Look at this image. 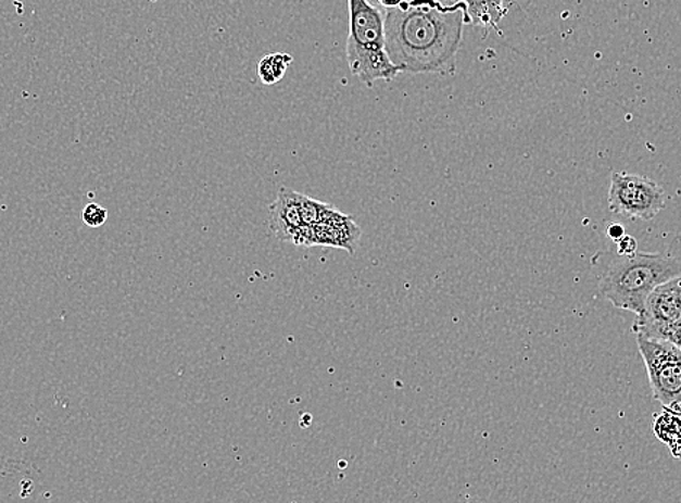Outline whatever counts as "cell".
<instances>
[{"instance_id":"obj_1","label":"cell","mask_w":681,"mask_h":503,"mask_svg":"<svg viewBox=\"0 0 681 503\" xmlns=\"http://www.w3.org/2000/svg\"><path fill=\"white\" fill-rule=\"evenodd\" d=\"M467 24L463 2L405 0L384 12L386 49L401 73L451 75Z\"/></svg>"},{"instance_id":"obj_2","label":"cell","mask_w":681,"mask_h":503,"mask_svg":"<svg viewBox=\"0 0 681 503\" xmlns=\"http://www.w3.org/2000/svg\"><path fill=\"white\" fill-rule=\"evenodd\" d=\"M681 275V262L670 255L616 254L598 281L603 298L618 310L640 315L657 286Z\"/></svg>"},{"instance_id":"obj_3","label":"cell","mask_w":681,"mask_h":503,"mask_svg":"<svg viewBox=\"0 0 681 503\" xmlns=\"http://www.w3.org/2000/svg\"><path fill=\"white\" fill-rule=\"evenodd\" d=\"M349 11L346 60L351 73L367 88H373L376 81H390L401 75L386 49L384 12L368 0H349Z\"/></svg>"},{"instance_id":"obj_4","label":"cell","mask_w":681,"mask_h":503,"mask_svg":"<svg viewBox=\"0 0 681 503\" xmlns=\"http://www.w3.org/2000/svg\"><path fill=\"white\" fill-rule=\"evenodd\" d=\"M655 401L681 414V350L672 341L636 336Z\"/></svg>"},{"instance_id":"obj_5","label":"cell","mask_w":681,"mask_h":503,"mask_svg":"<svg viewBox=\"0 0 681 503\" xmlns=\"http://www.w3.org/2000/svg\"><path fill=\"white\" fill-rule=\"evenodd\" d=\"M609 210L628 219L651 221L667 205L664 189L648 177L614 173L610 177Z\"/></svg>"},{"instance_id":"obj_6","label":"cell","mask_w":681,"mask_h":503,"mask_svg":"<svg viewBox=\"0 0 681 503\" xmlns=\"http://www.w3.org/2000/svg\"><path fill=\"white\" fill-rule=\"evenodd\" d=\"M676 279V277H674ZM674 279L657 286L646 299L644 311L636 315L632 331L650 340L672 341L681 324V303Z\"/></svg>"},{"instance_id":"obj_7","label":"cell","mask_w":681,"mask_h":503,"mask_svg":"<svg viewBox=\"0 0 681 503\" xmlns=\"http://www.w3.org/2000/svg\"><path fill=\"white\" fill-rule=\"evenodd\" d=\"M360 237H362V229L357 227L353 218L336 210L328 218L306 228L302 246L332 247V249H341L349 251V253H355Z\"/></svg>"},{"instance_id":"obj_8","label":"cell","mask_w":681,"mask_h":503,"mask_svg":"<svg viewBox=\"0 0 681 503\" xmlns=\"http://www.w3.org/2000/svg\"><path fill=\"white\" fill-rule=\"evenodd\" d=\"M302 193L281 188L270 208V228L281 241L302 246L306 228L302 219Z\"/></svg>"},{"instance_id":"obj_9","label":"cell","mask_w":681,"mask_h":503,"mask_svg":"<svg viewBox=\"0 0 681 503\" xmlns=\"http://www.w3.org/2000/svg\"><path fill=\"white\" fill-rule=\"evenodd\" d=\"M467 11L468 24L494 28L506 14L505 0H458Z\"/></svg>"},{"instance_id":"obj_10","label":"cell","mask_w":681,"mask_h":503,"mask_svg":"<svg viewBox=\"0 0 681 503\" xmlns=\"http://www.w3.org/2000/svg\"><path fill=\"white\" fill-rule=\"evenodd\" d=\"M293 63V58L286 53H272L264 55L258 62V79L263 85L273 86L286 76V72Z\"/></svg>"},{"instance_id":"obj_11","label":"cell","mask_w":681,"mask_h":503,"mask_svg":"<svg viewBox=\"0 0 681 503\" xmlns=\"http://www.w3.org/2000/svg\"><path fill=\"white\" fill-rule=\"evenodd\" d=\"M654 431L655 436H657L659 440L667 442V444L674 441L681 433V418L679 412L666 410L663 415L657 416V418H655Z\"/></svg>"},{"instance_id":"obj_12","label":"cell","mask_w":681,"mask_h":503,"mask_svg":"<svg viewBox=\"0 0 681 503\" xmlns=\"http://www.w3.org/2000/svg\"><path fill=\"white\" fill-rule=\"evenodd\" d=\"M81 218L88 227L99 228L106 223L108 211L105 208L99 206L98 203H89L81 212Z\"/></svg>"},{"instance_id":"obj_13","label":"cell","mask_w":681,"mask_h":503,"mask_svg":"<svg viewBox=\"0 0 681 503\" xmlns=\"http://www.w3.org/2000/svg\"><path fill=\"white\" fill-rule=\"evenodd\" d=\"M615 244L618 247V255H632L638 251V242L635 238L627 236V234H625L618 242H615Z\"/></svg>"},{"instance_id":"obj_14","label":"cell","mask_w":681,"mask_h":503,"mask_svg":"<svg viewBox=\"0 0 681 503\" xmlns=\"http://www.w3.org/2000/svg\"><path fill=\"white\" fill-rule=\"evenodd\" d=\"M371 5L379 8L380 11L388 12L394 10L399 5H402L405 0H368Z\"/></svg>"},{"instance_id":"obj_15","label":"cell","mask_w":681,"mask_h":503,"mask_svg":"<svg viewBox=\"0 0 681 503\" xmlns=\"http://www.w3.org/2000/svg\"><path fill=\"white\" fill-rule=\"evenodd\" d=\"M606 234L611 241L618 242L620 238L625 236V228L620 224H609V227L606 229Z\"/></svg>"},{"instance_id":"obj_16","label":"cell","mask_w":681,"mask_h":503,"mask_svg":"<svg viewBox=\"0 0 681 503\" xmlns=\"http://www.w3.org/2000/svg\"><path fill=\"white\" fill-rule=\"evenodd\" d=\"M672 342H674V344L681 350V324L679 325V328H677L674 337H672Z\"/></svg>"},{"instance_id":"obj_17","label":"cell","mask_w":681,"mask_h":503,"mask_svg":"<svg viewBox=\"0 0 681 503\" xmlns=\"http://www.w3.org/2000/svg\"><path fill=\"white\" fill-rule=\"evenodd\" d=\"M677 294H679L680 303H681V275L677 276L674 279Z\"/></svg>"},{"instance_id":"obj_18","label":"cell","mask_w":681,"mask_h":503,"mask_svg":"<svg viewBox=\"0 0 681 503\" xmlns=\"http://www.w3.org/2000/svg\"><path fill=\"white\" fill-rule=\"evenodd\" d=\"M440 2L445 3V5H453V3H457L458 0H440Z\"/></svg>"}]
</instances>
